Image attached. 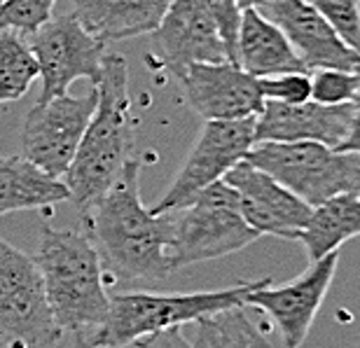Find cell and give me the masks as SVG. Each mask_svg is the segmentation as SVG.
<instances>
[{
  "label": "cell",
  "instance_id": "6da1fadb",
  "mask_svg": "<svg viewBox=\"0 0 360 348\" xmlns=\"http://www.w3.org/2000/svg\"><path fill=\"white\" fill-rule=\"evenodd\" d=\"M141 164L129 159L115 185L82 215L103 273L120 283H160L171 273L169 213H150L139 192Z\"/></svg>",
  "mask_w": 360,
  "mask_h": 348
},
{
  "label": "cell",
  "instance_id": "7a4b0ae2",
  "mask_svg": "<svg viewBox=\"0 0 360 348\" xmlns=\"http://www.w3.org/2000/svg\"><path fill=\"white\" fill-rule=\"evenodd\" d=\"M98 103L77 148L73 164L61 180L70 201L84 215L122 176L134 148V117L129 96L127 61L120 54L103 56L96 84Z\"/></svg>",
  "mask_w": 360,
  "mask_h": 348
},
{
  "label": "cell",
  "instance_id": "3957f363",
  "mask_svg": "<svg viewBox=\"0 0 360 348\" xmlns=\"http://www.w3.org/2000/svg\"><path fill=\"white\" fill-rule=\"evenodd\" d=\"M35 262L52 316L63 332H82L105 323L110 295L105 292L103 264L87 234L45 227Z\"/></svg>",
  "mask_w": 360,
  "mask_h": 348
},
{
  "label": "cell",
  "instance_id": "277c9868",
  "mask_svg": "<svg viewBox=\"0 0 360 348\" xmlns=\"http://www.w3.org/2000/svg\"><path fill=\"white\" fill-rule=\"evenodd\" d=\"M271 283L260 281L236 283L232 288L206 290V292H124L110 297L105 323L89 337L91 348H124L139 339L162 330L185 328L194 321L218 314L229 307H243L253 290Z\"/></svg>",
  "mask_w": 360,
  "mask_h": 348
},
{
  "label": "cell",
  "instance_id": "5b68a950",
  "mask_svg": "<svg viewBox=\"0 0 360 348\" xmlns=\"http://www.w3.org/2000/svg\"><path fill=\"white\" fill-rule=\"evenodd\" d=\"M169 220L171 271L227 257L260 238V234L243 220L239 194L225 180L206 187L187 206L171 210Z\"/></svg>",
  "mask_w": 360,
  "mask_h": 348
},
{
  "label": "cell",
  "instance_id": "8992f818",
  "mask_svg": "<svg viewBox=\"0 0 360 348\" xmlns=\"http://www.w3.org/2000/svg\"><path fill=\"white\" fill-rule=\"evenodd\" d=\"M246 162L311 208L337 194L360 197V155L337 152L321 143H255Z\"/></svg>",
  "mask_w": 360,
  "mask_h": 348
},
{
  "label": "cell",
  "instance_id": "52a82bcc",
  "mask_svg": "<svg viewBox=\"0 0 360 348\" xmlns=\"http://www.w3.org/2000/svg\"><path fill=\"white\" fill-rule=\"evenodd\" d=\"M61 337L35 257L0 238V348H56Z\"/></svg>",
  "mask_w": 360,
  "mask_h": 348
},
{
  "label": "cell",
  "instance_id": "ba28073f",
  "mask_svg": "<svg viewBox=\"0 0 360 348\" xmlns=\"http://www.w3.org/2000/svg\"><path fill=\"white\" fill-rule=\"evenodd\" d=\"M28 47L38 61L42 82L38 103L63 96L75 79L98 84L105 42L89 33L75 14H52L47 24L28 35Z\"/></svg>",
  "mask_w": 360,
  "mask_h": 348
},
{
  "label": "cell",
  "instance_id": "9c48e42d",
  "mask_svg": "<svg viewBox=\"0 0 360 348\" xmlns=\"http://www.w3.org/2000/svg\"><path fill=\"white\" fill-rule=\"evenodd\" d=\"M253 131L255 117L206 122L185 164L176 173L174 183L167 194L150 208V213L160 215L183 208L199 192L225 178L236 164H241L248 157L250 148L255 145Z\"/></svg>",
  "mask_w": 360,
  "mask_h": 348
},
{
  "label": "cell",
  "instance_id": "30bf717a",
  "mask_svg": "<svg viewBox=\"0 0 360 348\" xmlns=\"http://www.w3.org/2000/svg\"><path fill=\"white\" fill-rule=\"evenodd\" d=\"M98 91L96 86L84 96H56L45 103H35L26 115L21 129L24 157L38 169L54 178H63L73 164V157L91 115L96 110Z\"/></svg>",
  "mask_w": 360,
  "mask_h": 348
},
{
  "label": "cell",
  "instance_id": "8fae6325",
  "mask_svg": "<svg viewBox=\"0 0 360 348\" xmlns=\"http://www.w3.org/2000/svg\"><path fill=\"white\" fill-rule=\"evenodd\" d=\"M337 264H340V250L309 262V269L285 285L271 288V283H267L253 290L246 297V307L271 318L283 337L285 348H300L307 342L316 314L333 285Z\"/></svg>",
  "mask_w": 360,
  "mask_h": 348
},
{
  "label": "cell",
  "instance_id": "7c38bea8",
  "mask_svg": "<svg viewBox=\"0 0 360 348\" xmlns=\"http://www.w3.org/2000/svg\"><path fill=\"white\" fill-rule=\"evenodd\" d=\"M225 183L239 194L241 215L260 236L297 241L311 215V206L243 159L227 173Z\"/></svg>",
  "mask_w": 360,
  "mask_h": 348
},
{
  "label": "cell",
  "instance_id": "4fadbf2b",
  "mask_svg": "<svg viewBox=\"0 0 360 348\" xmlns=\"http://www.w3.org/2000/svg\"><path fill=\"white\" fill-rule=\"evenodd\" d=\"M178 79L187 103L206 122L255 117L264 103L257 77L232 61L192 63Z\"/></svg>",
  "mask_w": 360,
  "mask_h": 348
},
{
  "label": "cell",
  "instance_id": "5bb4252c",
  "mask_svg": "<svg viewBox=\"0 0 360 348\" xmlns=\"http://www.w3.org/2000/svg\"><path fill=\"white\" fill-rule=\"evenodd\" d=\"M257 10L285 33L307 70L340 68L354 72L360 54L335 33V28L307 0H262Z\"/></svg>",
  "mask_w": 360,
  "mask_h": 348
},
{
  "label": "cell",
  "instance_id": "9a60e30c",
  "mask_svg": "<svg viewBox=\"0 0 360 348\" xmlns=\"http://www.w3.org/2000/svg\"><path fill=\"white\" fill-rule=\"evenodd\" d=\"M155 40L157 54L176 77L192 63L229 61L218 28L201 0H171Z\"/></svg>",
  "mask_w": 360,
  "mask_h": 348
},
{
  "label": "cell",
  "instance_id": "2e32d148",
  "mask_svg": "<svg viewBox=\"0 0 360 348\" xmlns=\"http://www.w3.org/2000/svg\"><path fill=\"white\" fill-rule=\"evenodd\" d=\"M351 103L323 105L316 101H264L255 115V143H321L337 150L347 134Z\"/></svg>",
  "mask_w": 360,
  "mask_h": 348
},
{
  "label": "cell",
  "instance_id": "e0dca14e",
  "mask_svg": "<svg viewBox=\"0 0 360 348\" xmlns=\"http://www.w3.org/2000/svg\"><path fill=\"white\" fill-rule=\"evenodd\" d=\"M236 63L253 77H269L278 72L307 70L295 54L285 33L267 19L257 7H248L241 14L239 38H236Z\"/></svg>",
  "mask_w": 360,
  "mask_h": 348
},
{
  "label": "cell",
  "instance_id": "ac0fdd59",
  "mask_svg": "<svg viewBox=\"0 0 360 348\" xmlns=\"http://www.w3.org/2000/svg\"><path fill=\"white\" fill-rule=\"evenodd\" d=\"M171 0H73L75 17L98 40L117 42L155 33Z\"/></svg>",
  "mask_w": 360,
  "mask_h": 348
},
{
  "label": "cell",
  "instance_id": "d6986e66",
  "mask_svg": "<svg viewBox=\"0 0 360 348\" xmlns=\"http://www.w3.org/2000/svg\"><path fill=\"white\" fill-rule=\"evenodd\" d=\"M61 201H70L61 178L49 176L26 157H0V217L17 210L52 208Z\"/></svg>",
  "mask_w": 360,
  "mask_h": 348
},
{
  "label": "cell",
  "instance_id": "ffe728a7",
  "mask_svg": "<svg viewBox=\"0 0 360 348\" xmlns=\"http://www.w3.org/2000/svg\"><path fill=\"white\" fill-rule=\"evenodd\" d=\"M360 236V197L337 194L311 208V215L297 241L304 245L309 262L340 250L351 238Z\"/></svg>",
  "mask_w": 360,
  "mask_h": 348
},
{
  "label": "cell",
  "instance_id": "44dd1931",
  "mask_svg": "<svg viewBox=\"0 0 360 348\" xmlns=\"http://www.w3.org/2000/svg\"><path fill=\"white\" fill-rule=\"evenodd\" d=\"M190 348H271L267 335L248 316V307H229L190 323Z\"/></svg>",
  "mask_w": 360,
  "mask_h": 348
},
{
  "label": "cell",
  "instance_id": "7402d4cb",
  "mask_svg": "<svg viewBox=\"0 0 360 348\" xmlns=\"http://www.w3.org/2000/svg\"><path fill=\"white\" fill-rule=\"evenodd\" d=\"M38 75V61L28 40L17 31L0 28V103L21 98Z\"/></svg>",
  "mask_w": 360,
  "mask_h": 348
},
{
  "label": "cell",
  "instance_id": "603a6c76",
  "mask_svg": "<svg viewBox=\"0 0 360 348\" xmlns=\"http://www.w3.org/2000/svg\"><path fill=\"white\" fill-rule=\"evenodd\" d=\"M311 75V101L323 105H344L351 103L358 94L360 84L356 72L340 68H316Z\"/></svg>",
  "mask_w": 360,
  "mask_h": 348
},
{
  "label": "cell",
  "instance_id": "cb8c5ba5",
  "mask_svg": "<svg viewBox=\"0 0 360 348\" xmlns=\"http://www.w3.org/2000/svg\"><path fill=\"white\" fill-rule=\"evenodd\" d=\"M54 5L56 0H5L0 7V28H10L28 38L52 19Z\"/></svg>",
  "mask_w": 360,
  "mask_h": 348
},
{
  "label": "cell",
  "instance_id": "d4e9b609",
  "mask_svg": "<svg viewBox=\"0 0 360 348\" xmlns=\"http://www.w3.org/2000/svg\"><path fill=\"white\" fill-rule=\"evenodd\" d=\"M347 45L360 54V0H307Z\"/></svg>",
  "mask_w": 360,
  "mask_h": 348
},
{
  "label": "cell",
  "instance_id": "484cf974",
  "mask_svg": "<svg viewBox=\"0 0 360 348\" xmlns=\"http://www.w3.org/2000/svg\"><path fill=\"white\" fill-rule=\"evenodd\" d=\"M311 70L300 72H278V75L260 77V91L264 101L278 103H304L311 98Z\"/></svg>",
  "mask_w": 360,
  "mask_h": 348
},
{
  "label": "cell",
  "instance_id": "4316f807",
  "mask_svg": "<svg viewBox=\"0 0 360 348\" xmlns=\"http://www.w3.org/2000/svg\"><path fill=\"white\" fill-rule=\"evenodd\" d=\"M208 17L213 19L218 35L225 45L227 59L236 63V38H239V26H241V5L236 0H201ZM239 66V63H236Z\"/></svg>",
  "mask_w": 360,
  "mask_h": 348
},
{
  "label": "cell",
  "instance_id": "83f0119b",
  "mask_svg": "<svg viewBox=\"0 0 360 348\" xmlns=\"http://www.w3.org/2000/svg\"><path fill=\"white\" fill-rule=\"evenodd\" d=\"M136 348H190L183 328H171V330H162L157 335H150L146 339H139L134 344Z\"/></svg>",
  "mask_w": 360,
  "mask_h": 348
},
{
  "label": "cell",
  "instance_id": "f1b7e54d",
  "mask_svg": "<svg viewBox=\"0 0 360 348\" xmlns=\"http://www.w3.org/2000/svg\"><path fill=\"white\" fill-rule=\"evenodd\" d=\"M337 152H354V155H360V94L351 101L349 127H347V134H344Z\"/></svg>",
  "mask_w": 360,
  "mask_h": 348
},
{
  "label": "cell",
  "instance_id": "f546056e",
  "mask_svg": "<svg viewBox=\"0 0 360 348\" xmlns=\"http://www.w3.org/2000/svg\"><path fill=\"white\" fill-rule=\"evenodd\" d=\"M73 348H91L89 337H82L80 332H77V339H75V346H73Z\"/></svg>",
  "mask_w": 360,
  "mask_h": 348
},
{
  "label": "cell",
  "instance_id": "4dcf8cb0",
  "mask_svg": "<svg viewBox=\"0 0 360 348\" xmlns=\"http://www.w3.org/2000/svg\"><path fill=\"white\" fill-rule=\"evenodd\" d=\"M241 5V10H248V7H260L262 0H236Z\"/></svg>",
  "mask_w": 360,
  "mask_h": 348
},
{
  "label": "cell",
  "instance_id": "1f68e13d",
  "mask_svg": "<svg viewBox=\"0 0 360 348\" xmlns=\"http://www.w3.org/2000/svg\"><path fill=\"white\" fill-rule=\"evenodd\" d=\"M354 72H356V77H358V84H360V59H358V63H356V68H354Z\"/></svg>",
  "mask_w": 360,
  "mask_h": 348
},
{
  "label": "cell",
  "instance_id": "d6a6232c",
  "mask_svg": "<svg viewBox=\"0 0 360 348\" xmlns=\"http://www.w3.org/2000/svg\"><path fill=\"white\" fill-rule=\"evenodd\" d=\"M3 3H5V0H0V7H3Z\"/></svg>",
  "mask_w": 360,
  "mask_h": 348
}]
</instances>
